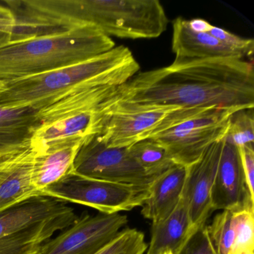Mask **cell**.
I'll return each instance as SVG.
<instances>
[{"label":"cell","instance_id":"cell-21","mask_svg":"<svg viewBox=\"0 0 254 254\" xmlns=\"http://www.w3.org/2000/svg\"><path fill=\"white\" fill-rule=\"evenodd\" d=\"M128 150L144 172L153 179L175 165L166 150L151 139L139 141L129 146Z\"/></svg>","mask_w":254,"mask_h":254},{"label":"cell","instance_id":"cell-8","mask_svg":"<svg viewBox=\"0 0 254 254\" xmlns=\"http://www.w3.org/2000/svg\"><path fill=\"white\" fill-rule=\"evenodd\" d=\"M151 186L110 182L76 175L71 171L43 190L44 196L78 203L105 214L119 213L142 206Z\"/></svg>","mask_w":254,"mask_h":254},{"label":"cell","instance_id":"cell-10","mask_svg":"<svg viewBox=\"0 0 254 254\" xmlns=\"http://www.w3.org/2000/svg\"><path fill=\"white\" fill-rule=\"evenodd\" d=\"M76 175L110 182L151 186L149 178L132 157L128 147L107 146L99 134L84 139L72 165Z\"/></svg>","mask_w":254,"mask_h":254},{"label":"cell","instance_id":"cell-13","mask_svg":"<svg viewBox=\"0 0 254 254\" xmlns=\"http://www.w3.org/2000/svg\"><path fill=\"white\" fill-rule=\"evenodd\" d=\"M223 143V140L214 142L197 161L187 167L181 197L187 203L191 224L197 229L206 224V221L213 212L211 205V191Z\"/></svg>","mask_w":254,"mask_h":254},{"label":"cell","instance_id":"cell-24","mask_svg":"<svg viewBox=\"0 0 254 254\" xmlns=\"http://www.w3.org/2000/svg\"><path fill=\"white\" fill-rule=\"evenodd\" d=\"M209 33L224 45L240 53L244 59H252L254 53V40L242 38L225 29L214 26L211 28Z\"/></svg>","mask_w":254,"mask_h":254},{"label":"cell","instance_id":"cell-26","mask_svg":"<svg viewBox=\"0 0 254 254\" xmlns=\"http://www.w3.org/2000/svg\"><path fill=\"white\" fill-rule=\"evenodd\" d=\"M15 26L12 11L5 5H0V48L12 41Z\"/></svg>","mask_w":254,"mask_h":254},{"label":"cell","instance_id":"cell-1","mask_svg":"<svg viewBox=\"0 0 254 254\" xmlns=\"http://www.w3.org/2000/svg\"><path fill=\"white\" fill-rule=\"evenodd\" d=\"M114 102L181 108L254 109V71L244 59H212L138 72Z\"/></svg>","mask_w":254,"mask_h":254},{"label":"cell","instance_id":"cell-17","mask_svg":"<svg viewBox=\"0 0 254 254\" xmlns=\"http://www.w3.org/2000/svg\"><path fill=\"white\" fill-rule=\"evenodd\" d=\"M84 139H65L52 144L41 152L37 153L32 184L41 195L44 189L72 171L74 160Z\"/></svg>","mask_w":254,"mask_h":254},{"label":"cell","instance_id":"cell-12","mask_svg":"<svg viewBox=\"0 0 254 254\" xmlns=\"http://www.w3.org/2000/svg\"><path fill=\"white\" fill-rule=\"evenodd\" d=\"M223 142L211 191L212 211H254V197L247 185L239 149L231 144Z\"/></svg>","mask_w":254,"mask_h":254},{"label":"cell","instance_id":"cell-25","mask_svg":"<svg viewBox=\"0 0 254 254\" xmlns=\"http://www.w3.org/2000/svg\"><path fill=\"white\" fill-rule=\"evenodd\" d=\"M179 254H217L209 237L206 224L194 231Z\"/></svg>","mask_w":254,"mask_h":254},{"label":"cell","instance_id":"cell-18","mask_svg":"<svg viewBox=\"0 0 254 254\" xmlns=\"http://www.w3.org/2000/svg\"><path fill=\"white\" fill-rule=\"evenodd\" d=\"M187 167L174 165L154 180L141 213L152 223L166 219L176 208L185 183Z\"/></svg>","mask_w":254,"mask_h":254},{"label":"cell","instance_id":"cell-6","mask_svg":"<svg viewBox=\"0 0 254 254\" xmlns=\"http://www.w3.org/2000/svg\"><path fill=\"white\" fill-rule=\"evenodd\" d=\"M68 203L37 196L0 212V254H41L55 233L78 217Z\"/></svg>","mask_w":254,"mask_h":254},{"label":"cell","instance_id":"cell-28","mask_svg":"<svg viewBox=\"0 0 254 254\" xmlns=\"http://www.w3.org/2000/svg\"><path fill=\"white\" fill-rule=\"evenodd\" d=\"M189 27L193 32L197 33H206L210 31L212 25L203 19L196 18L187 20Z\"/></svg>","mask_w":254,"mask_h":254},{"label":"cell","instance_id":"cell-29","mask_svg":"<svg viewBox=\"0 0 254 254\" xmlns=\"http://www.w3.org/2000/svg\"><path fill=\"white\" fill-rule=\"evenodd\" d=\"M4 89V84H2V82H0V93H1V92Z\"/></svg>","mask_w":254,"mask_h":254},{"label":"cell","instance_id":"cell-27","mask_svg":"<svg viewBox=\"0 0 254 254\" xmlns=\"http://www.w3.org/2000/svg\"><path fill=\"white\" fill-rule=\"evenodd\" d=\"M242 160L247 185L251 195L254 197V147L245 145L238 148Z\"/></svg>","mask_w":254,"mask_h":254},{"label":"cell","instance_id":"cell-2","mask_svg":"<svg viewBox=\"0 0 254 254\" xmlns=\"http://www.w3.org/2000/svg\"><path fill=\"white\" fill-rule=\"evenodd\" d=\"M27 7L31 23L45 34L93 26L110 38L152 39L169 24L158 0H30Z\"/></svg>","mask_w":254,"mask_h":254},{"label":"cell","instance_id":"cell-14","mask_svg":"<svg viewBox=\"0 0 254 254\" xmlns=\"http://www.w3.org/2000/svg\"><path fill=\"white\" fill-rule=\"evenodd\" d=\"M36 151L32 146L0 157V212L41 195L32 184Z\"/></svg>","mask_w":254,"mask_h":254},{"label":"cell","instance_id":"cell-22","mask_svg":"<svg viewBox=\"0 0 254 254\" xmlns=\"http://www.w3.org/2000/svg\"><path fill=\"white\" fill-rule=\"evenodd\" d=\"M223 140L237 148L254 145V109L240 110L232 115L227 133Z\"/></svg>","mask_w":254,"mask_h":254},{"label":"cell","instance_id":"cell-30","mask_svg":"<svg viewBox=\"0 0 254 254\" xmlns=\"http://www.w3.org/2000/svg\"><path fill=\"white\" fill-rule=\"evenodd\" d=\"M165 254H172L171 252H166V253H165Z\"/></svg>","mask_w":254,"mask_h":254},{"label":"cell","instance_id":"cell-9","mask_svg":"<svg viewBox=\"0 0 254 254\" xmlns=\"http://www.w3.org/2000/svg\"><path fill=\"white\" fill-rule=\"evenodd\" d=\"M236 111L206 108L148 139L162 145L175 164L187 167L212 143L224 139L230 118Z\"/></svg>","mask_w":254,"mask_h":254},{"label":"cell","instance_id":"cell-5","mask_svg":"<svg viewBox=\"0 0 254 254\" xmlns=\"http://www.w3.org/2000/svg\"><path fill=\"white\" fill-rule=\"evenodd\" d=\"M118 87L90 82L75 87L37 111L30 144L37 153L67 139H86L102 130L110 98Z\"/></svg>","mask_w":254,"mask_h":254},{"label":"cell","instance_id":"cell-15","mask_svg":"<svg viewBox=\"0 0 254 254\" xmlns=\"http://www.w3.org/2000/svg\"><path fill=\"white\" fill-rule=\"evenodd\" d=\"M207 228L217 254H254V211H222Z\"/></svg>","mask_w":254,"mask_h":254},{"label":"cell","instance_id":"cell-3","mask_svg":"<svg viewBox=\"0 0 254 254\" xmlns=\"http://www.w3.org/2000/svg\"><path fill=\"white\" fill-rule=\"evenodd\" d=\"M139 69L140 66L129 48L119 46L81 63L4 84L0 106L30 107L38 111L87 83L120 87Z\"/></svg>","mask_w":254,"mask_h":254},{"label":"cell","instance_id":"cell-4","mask_svg":"<svg viewBox=\"0 0 254 254\" xmlns=\"http://www.w3.org/2000/svg\"><path fill=\"white\" fill-rule=\"evenodd\" d=\"M115 47L112 38L93 26L12 41L0 48V82L81 63Z\"/></svg>","mask_w":254,"mask_h":254},{"label":"cell","instance_id":"cell-19","mask_svg":"<svg viewBox=\"0 0 254 254\" xmlns=\"http://www.w3.org/2000/svg\"><path fill=\"white\" fill-rule=\"evenodd\" d=\"M197 228L191 224L185 200L181 197L176 208L166 219L152 223L146 254H179Z\"/></svg>","mask_w":254,"mask_h":254},{"label":"cell","instance_id":"cell-7","mask_svg":"<svg viewBox=\"0 0 254 254\" xmlns=\"http://www.w3.org/2000/svg\"><path fill=\"white\" fill-rule=\"evenodd\" d=\"M114 96L108 102L102 130L97 133L107 146L114 148H126L149 139L206 109L116 102Z\"/></svg>","mask_w":254,"mask_h":254},{"label":"cell","instance_id":"cell-20","mask_svg":"<svg viewBox=\"0 0 254 254\" xmlns=\"http://www.w3.org/2000/svg\"><path fill=\"white\" fill-rule=\"evenodd\" d=\"M38 124L37 111L30 107L0 106V157L30 146Z\"/></svg>","mask_w":254,"mask_h":254},{"label":"cell","instance_id":"cell-16","mask_svg":"<svg viewBox=\"0 0 254 254\" xmlns=\"http://www.w3.org/2000/svg\"><path fill=\"white\" fill-rule=\"evenodd\" d=\"M172 26V50L175 55L172 64L212 59H244L240 53L224 45L209 32H193L189 27L187 20L182 17L175 19Z\"/></svg>","mask_w":254,"mask_h":254},{"label":"cell","instance_id":"cell-11","mask_svg":"<svg viewBox=\"0 0 254 254\" xmlns=\"http://www.w3.org/2000/svg\"><path fill=\"white\" fill-rule=\"evenodd\" d=\"M128 222L127 215L84 212L72 225L44 245L41 254H93L109 243Z\"/></svg>","mask_w":254,"mask_h":254},{"label":"cell","instance_id":"cell-23","mask_svg":"<svg viewBox=\"0 0 254 254\" xmlns=\"http://www.w3.org/2000/svg\"><path fill=\"white\" fill-rule=\"evenodd\" d=\"M147 249L144 233L135 228H127L93 254H144Z\"/></svg>","mask_w":254,"mask_h":254}]
</instances>
